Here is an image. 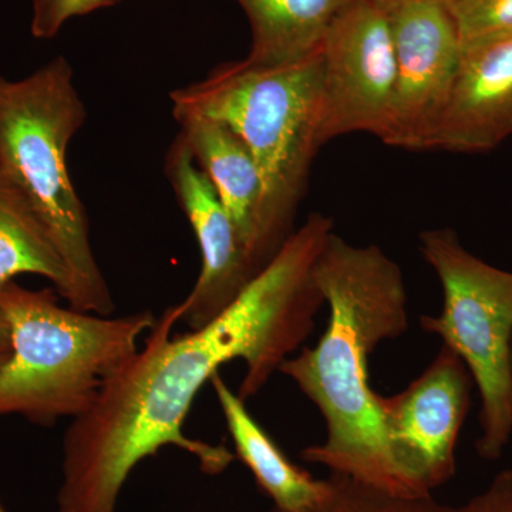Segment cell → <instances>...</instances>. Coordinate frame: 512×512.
Listing matches in <instances>:
<instances>
[{
    "label": "cell",
    "instance_id": "obj_15",
    "mask_svg": "<svg viewBox=\"0 0 512 512\" xmlns=\"http://www.w3.org/2000/svg\"><path fill=\"white\" fill-rule=\"evenodd\" d=\"M19 275L42 276L64 301L69 296V271L46 222L15 177L0 167V289Z\"/></svg>",
    "mask_w": 512,
    "mask_h": 512
},
{
    "label": "cell",
    "instance_id": "obj_14",
    "mask_svg": "<svg viewBox=\"0 0 512 512\" xmlns=\"http://www.w3.org/2000/svg\"><path fill=\"white\" fill-rule=\"evenodd\" d=\"M235 451L254 474L256 483L274 501V507L288 512L301 511L315 503L325 490V480H316L296 467L276 446L258 421L252 417L244 400L215 373L211 382Z\"/></svg>",
    "mask_w": 512,
    "mask_h": 512
},
{
    "label": "cell",
    "instance_id": "obj_13",
    "mask_svg": "<svg viewBox=\"0 0 512 512\" xmlns=\"http://www.w3.org/2000/svg\"><path fill=\"white\" fill-rule=\"evenodd\" d=\"M251 26L244 62L255 67L298 63L322 50L333 22L352 0H237Z\"/></svg>",
    "mask_w": 512,
    "mask_h": 512
},
{
    "label": "cell",
    "instance_id": "obj_9",
    "mask_svg": "<svg viewBox=\"0 0 512 512\" xmlns=\"http://www.w3.org/2000/svg\"><path fill=\"white\" fill-rule=\"evenodd\" d=\"M322 62L320 147L362 131L380 138L396 79L387 10L372 0H352L326 36Z\"/></svg>",
    "mask_w": 512,
    "mask_h": 512
},
{
    "label": "cell",
    "instance_id": "obj_20",
    "mask_svg": "<svg viewBox=\"0 0 512 512\" xmlns=\"http://www.w3.org/2000/svg\"><path fill=\"white\" fill-rule=\"evenodd\" d=\"M12 340H10V328L5 313L0 309V352L9 353Z\"/></svg>",
    "mask_w": 512,
    "mask_h": 512
},
{
    "label": "cell",
    "instance_id": "obj_24",
    "mask_svg": "<svg viewBox=\"0 0 512 512\" xmlns=\"http://www.w3.org/2000/svg\"><path fill=\"white\" fill-rule=\"evenodd\" d=\"M0 512H8V511H6V508L3 507L2 503H0Z\"/></svg>",
    "mask_w": 512,
    "mask_h": 512
},
{
    "label": "cell",
    "instance_id": "obj_21",
    "mask_svg": "<svg viewBox=\"0 0 512 512\" xmlns=\"http://www.w3.org/2000/svg\"><path fill=\"white\" fill-rule=\"evenodd\" d=\"M376 5L382 6L383 9H389L390 6L394 5V3L399 2V0H372Z\"/></svg>",
    "mask_w": 512,
    "mask_h": 512
},
{
    "label": "cell",
    "instance_id": "obj_4",
    "mask_svg": "<svg viewBox=\"0 0 512 512\" xmlns=\"http://www.w3.org/2000/svg\"><path fill=\"white\" fill-rule=\"evenodd\" d=\"M0 309L12 340L0 367V416L42 426L86 413L157 320L150 311L111 318L64 308L49 289L15 282L0 289Z\"/></svg>",
    "mask_w": 512,
    "mask_h": 512
},
{
    "label": "cell",
    "instance_id": "obj_22",
    "mask_svg": "<svg viewBox=\"0 0 512 512\" xmlns=\"http://www.w3.org/2000/svg\"><path fill=\"white\" fill-rule=\"evenodd\" d=\"M8 357H9V353H2V352H0V367L5 365L6 360H8Z\"/></svg>",
    "mask_w": 512,
    "mask_h": 512
},
{
    "label": "cell",
    "instance_id": "obj_17",
    "mask_svg": "<svg viewBox=\"0 0 512 512\" xmlns=\"http://www.w3.org/2000/svg\"><path fill=\"white\" fill-rule=\"evenodd\" d=\"M463 49L511 35L512 0H447Z\"/></svg>",
    "mask_w": 512,
    "mask_h": 512
},
{
    "label": "cell",
    "instance_id": "obj_1",
    "mask_svg": "<svg viewBox=\"0 0 512 512\" xmlns=\"http://www.w3.org/2000/svg\"><path fill=\"white\" fill-rule=\"evenodd\" d=\"M332 232V218L313 212L238 298L200 329L171 338L177 308L165 309L144 348L67 427L57 512H116L131 471L168 446L197 458L204 473L227 470L234 460L227 448L185 436L192 403L235 359L247 367L238 392L247 403L311 336L325 305L313 266Z\"/></svg>",
    "mask_w": 512,
    "mask_h": 512
},
{
    "label": "cell",
    "instance_id": "obj_5",
    "mask_svg": "<svg viewBox=\"0 0 512 512\" xmlns=\"http://www.w3.org/2000/svg\"><path fill=\"white\" fill-rule=\"evenodd\" d=\"M86 119L66 57H55L25 79L0 76V167L25 190L55 239L70 276L66 302L77 311L111 316L116 305L67 165L70 141Z\"/></svg>",
    "mask_w": 512,
    "mask_h": 512
},
{
    "label": "cell",
    "instance_id": "obj_10",
    "mask_svg": "<svg viewBox=\"0 0 512 512\" xmlns=\"http://www.w3.org/2000/svg\"><path fill=\"white\" fill-rule=\"evenodd\" d=\"M165 175L201 252L197 282L187 298L175 305L178 322L190 330L200 329L228 308L258 274L227 208L180 134L168 148Z\"/></svg>",
    "mask_w": 512,
    "mask_h": 512
},
{
    "label": "cell",
    "instance_id": "obj_19",
    "mask_svg": "<svg viewBox=\"0 0 512 512\" xmlns=\"http://www.w3.org/2000/svg\"><path fill=\"white\" fill-rule=\"evenodd\" d=\"M454 512H512V471L498 474L484 493Z\"/></svg>",
    "mask_w": 512,
    "mask_h": 512
},
{
    "label": "cell",
    "instance_id": "obj_18",
    "mask_svg": "<svg viewBox=\"0 0 512 512\" xmlns=\"http://www.w3.org/2000/svg\"><path fill=\"white\" fill-rule=\"evenodd\" d=\"M121 0H32V30L36 39H52L69 20L110 8Z\"/></svg>",
    "mask_w": 512,
    "mask_h": 512
},
{
    "label": "cell",
    "instance_id": "obj_23",
    "mask_svg": "<svg viewBox=\"0 0 512 512\" xmlns=\"http://www.w3.org/2000/svg\"><path fill=\"white\" fill-rule=\"evenodd\" d=\"M510 366H511V376H512V339H511Z\"/></svg>",
    "mask_w": 512,
    "mask_h": 512
},
{
    "label": "cell",
    "instance_id": "obj_16",
    "mask_svg": "<svg viewBox=\"0 0 512 512\" xmlns=\"http://www.w3.org/2000/svg\"><path fill=\"white\" fill-rule=\"evenodd\" d=\"M269 512L288 511L274 507ZM296 512H454V508L440 504L433 495L402 497L360 483L355 478L330 473L318 500Z\"/></svg>",
    "mask_w": 512,
    "mask_h": 512
},
{
    "label": "cell",
    "instance_id": "obj_12",
    "mask_svg": "<svg viewBox=\"0 0 512 512\" xmlns=\"http://www.w3.org/2000/svg\"><path fill=\"white\" fill-rule=\"evenodd\" d=\"M173 116L192 157L227 208L249 262L259 274L264 269L258 259L264 183L251 150L231 127L214 117L184 107H173Z\"/></svg>",
    "mask_w": 512,
    "mask_h": 512
},
{
    "label": "cell",
    "instance_id": "obj_11",
    "mask_svg": "<svg viewBox=\"0 0 512 512\" xmlns=\"http://www.w3.org/2000/svg\"><path fill=\"white\" fill-rule=\"evenodd\" d=\"M512 136V33L463 49L434 150L487 153Z\"/></svg>",
    "mask_w": 512,
    "mask_h": 512
},
{
    "label": "cell",
    "instance_id": "obj_8",
    "mask_svg": "<svg viewBox=\"0 0 512 512\" xmlns=\"http://www.w3.org/2000/svg\"><path fill=\"white\" fill-rule=\"evenodd\" d=\"M386 10L396 79L380 140L403 150H434L463 57L456 19L447 0H399Z\"/></svg>",
    "mask_w": 512,
    "mask_h": 512
},
{
    "label": "cell",
    "instance_id": "obj_3",
    "mask_svg": "<svg viewBox=\"0 0 512 512\" xmlns=\"http://www.w3.org/2000/svg\"><path fill=\"white\" fill-rule=\"evenodd\" d=\"M322 50L298 63L249 66L244 60L212 70L201 82L170 93L173 107L200 111L244 140L262 175L258 231L262 268L293 234L312 161L320 150Z\"/></svg>",
    "mask_w": 512,
    "mask_h": 512
},
{
    "label": "cell",
    "instance_id": "obj_2",
    "mask_svg": "<svg viewBox=\"0 0 512 512\" xmlns=\"http://www.w3.org/2000/svg\"><path fill=\"white\" fill-rule=\"evenodd\" d=\"M313 278L329 305L328 326L318 345L279 367L325 420V441L306 447L302 458L402 495L384 440L379 393L367 370L377 346L409 328L402 269L377 245L357 247L333 231Z\"/></svg>",
    "mask_w": 512,
    "mask_h": 512
},
{
    "label": "cell",
    "instance_id": "obj_6",
    "mask_svg": "<svg viewBox=\"0 0 512 512\" xmlns=\"http://www.w3.org/2000/svg\"><path fill=\"white\" fill-rule=\"evenodd\" d=\"M419 241L443 288L440 315L420 316V328L466 363L481 397L477 451L497 460L512 436V272L470 254L453 229H429Z\"/></svg>",
    "mask_w": 512,
    "mask_h": 512
},
{
    "label": "cell",
    "instance_id": "obj_7",
    "mask_svg": "<svg viewBox=\"0 0 512 512\" xmlns=\"http://www.w3.org/2000/svg\"><path fill=\"white\" fill-rule=\"evenodd\" d=\"M473 376L448 346L402 392L379 394L384 440L403 497H426L456 473Z\"/></svg>",
    "mask_w": 512,
    "mask_h": 512
}]
</instances>
